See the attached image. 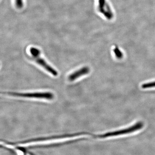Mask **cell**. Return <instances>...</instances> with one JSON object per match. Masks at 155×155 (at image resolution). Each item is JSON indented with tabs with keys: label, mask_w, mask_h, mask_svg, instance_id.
<instances>
[{
	"label": "cell",
	"mask_w": 155,
	"mask_h": 155,
	"mask_svg": "<svg viewBox=\"0 0 155 155\" xmlns=\"http://www.w3.org/2000/svg\"><path fill=\"white\" fill-rule=\"evenodd\" d=\"M2 94L8 95L12 96L27 98L41 99L52 100L54 98V95L51 92H36L20 93L16 92H1Z\"/></svg>",
	"instance_id": "cell-1"
},
{
	"label": "cell",
	"mask_w": 155,
	"mask_h": 155,
	"mask_svg": "<svg viewBox=\"0 0 155 155\" xmlns=\"http://www.w3.org/2000/svg\"><path fill=\"white\" fill-rule=\"evenodd\" d=\"M30 54L32 56V59L35 61L37 64L41 66L48 72L52 75L53 76H57L58 75V71L51 67V66L47 63L43 58L41 57V51L37 48L31 47L30 48Z\"/></svg>",
	"instance_id": "cell-2"
},
{
	"label": "cell",
	"mask_w": 155,
	"mask_h": 155,
	"mask_svg": "<svg viewBox=\"0 0 155 155\" xmlns=\"http://www.w3.org/2000/svg\"><path fill=\"white\" fill-rule=\"evenodd\" d=\"M90 71V69L88 67H82L81 69H78L77 71L71 73L68 76V80L70 81H73L79 77L83 76V75H87L88 74Z\"/></svg>",
	"instance_id": "cell-3"
},
{
	"label": "cell",
	"mask_w": 155,
	"mask_h": 155,
	"mask_svg": "<svg viewBox=\"0 0 155 155\" xmlns=\"http://www.w3.org/2000/svg\"><path fill=\"white\" fill-rule=\"evenodd\" d=\"M17 155H34L24 151V149L19 147H14L12 149Z\"/></svg>",
	"instance_id": "cell-4"
},
{
	"label": "cell",
	"mask_w": 155,
	"mask_h": 155,
	"mask_svg": "<svg viewBox=\"0 0 155 155\" xmlns=\"http://www.w3.org/2000/svg\"><path fill=\"white\" fill-rule=\"evenodd\" d=\"M142 87L143 89L153 88L155 87V81L153 82H149L145 84H143L142 85Z\"/></svg>",
	"instance_id": "cell-5"
},
{
	"label": "cell",
	"mask_w": 155,
	"mask_h": 155,
	"mask_svg": "<svg viewBox=\"0 0 155 155\" xmlns=\"http://www.w3.org/2000/svg\"><path fill=\"white\" fill-rule=\"evenodd\" d=\"M114 52L116 58L120 59V58H122V57H123L122 53L121 52V51H120L119 48L117 47L115 48L114 50Z\"/></svg>",
	"instance_id": "cell-6"
},
{
	"label": "cell",
	"mask_w": 155,
	"mask_h": 155,
	"mask_svg": "<svg viewBox=\"0 0 155 155\" xmlns=\"http://www.w3.org/2000/svg\"><path fill=\"white\" fill-rule=\"evenodd\" d=\"M16 6L18 8H22L23 7V2L22 0H15Z\"/></svg>",
	"instance_id": "cell-7"
},
{
	"label": "cell",
	"mask_w": 155,
	"mask_h": 155,
	"mask_svg": "<svg viewBox=\"0 0 155 155\" xmlns=\"http://www.w3.org/2000/svg\"><path fill=\"white\" fill-rule=\"evenodd\" d=\"M99 5H104L107 2L106 0H99Z\"/></svg>",
	"instance_id": "cell-8"
}]
</instances>
